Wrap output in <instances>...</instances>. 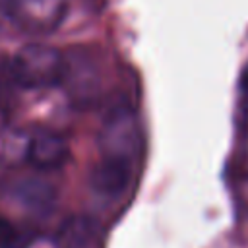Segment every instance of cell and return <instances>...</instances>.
Here are the masks:
<instances>
[{"instance_id": "1", "label": "cell", "mask_w": 248, "mask_h": 248, "mask_svg": "<svg viewBox=\"0 0 248 248\" xmlns=\"http://www.w3.org/2000/svg\"><path fill=\"white\" fill-rule=\"evenodd\" d=\"M10 74L25 89H46L62 83L64 54L45 43H29L10 58Z\"/></svg>"}, {"instance_id": "2", "label": "cell", "mask_w": 248, "mask_h": 248, "mask_svg": "<svg viewBox=\"0 0 248 248\" xmlns=\"http://www.w3.org/2000/svg\"><path fill=\"white\" fill-rule=\"evenodd\" d=\"M141 145V130L136 114L126 107L110 110L99 130L101 157L134 167L140 159Z\"/></svg>"}, {"instance_id": "3", "label": "cell", "mask_w": 248, "mask_h": 248, "mask_svg": "<svg viewBox=\"0 0 248 248\" xmlns=\"http://www.w3.org/2000/svg\"><path fill=\"white\" fill-rule=\"evenodd\" d=\"M0 12L23 33L48 35L68 14V0H0Z\"/></svg>"}, {"instance_id": "4", "label": "cell", "mask_w": 248, "mask_h": 248, "mask_svg": "<svg viewBox=\"0 0 248 248\" xmlns=\"http://www.w3.org/2000/svg\"><path fill=\"white\" fill-rule=\"evenodd\" d=\"M25 157L37 170H56L68 161L70 143L58 132H37L27 141Z\"/></svg>"}, {"instance_id": "5", "label": "cell", "mask_w": 248, "mask_h": 248, "mask_svg": "<svg viewBox=\"0 0 248 248\" xmlns=\"http://www.w3.org/2000/svg\"><path fill=\"white\" fill-rule=\"evenodd\" d=\"M132 174H134V167L101 157L89 172V186L93 192L101 196L114 198L128 190L132 182Z\"/></svg>"}, {"instance_id": "6", "label": "cell", "mask_w": 248, "mask_h": 248, "mask_svg": "<svg viewBox=\"0 0 248 248\" xmlns=\"http://www.w3.org/2000/svg\"><path fill=\"white\" fill-rule=\"evenodd\" d=\"M8 196L27 211L46 213L54 203V188L41 178H19L8 186Z\"/></svg>"}, {"instance_id": "7", "label": "cell", "mask_w": 248, "mask_h": 248, "mask_svg": "<svg viewBox=\"0 0 248 248\" xmlns=\"http://www.w3.org/2000/svg\"><path fill=\"white\" fill-rule=\"evenodd\" d=\"M95 223L87 217H74L66 221L58 234L60 248H87L95 238Z\"/></svg>"}, {"instance_id": "8", "label": "cell", "mask_w": 248, "mask_h": 248, "mask_svg": "<svg viewBox=\"0 0 248 248\" xmlns=\"http://www.w3.org/2000/svg\"><path fill=\"white\" fill-rule=\"evenodd\" d=\"M25 234L8 219H0V248H25Z\"/></svg>"}]
</instances>
